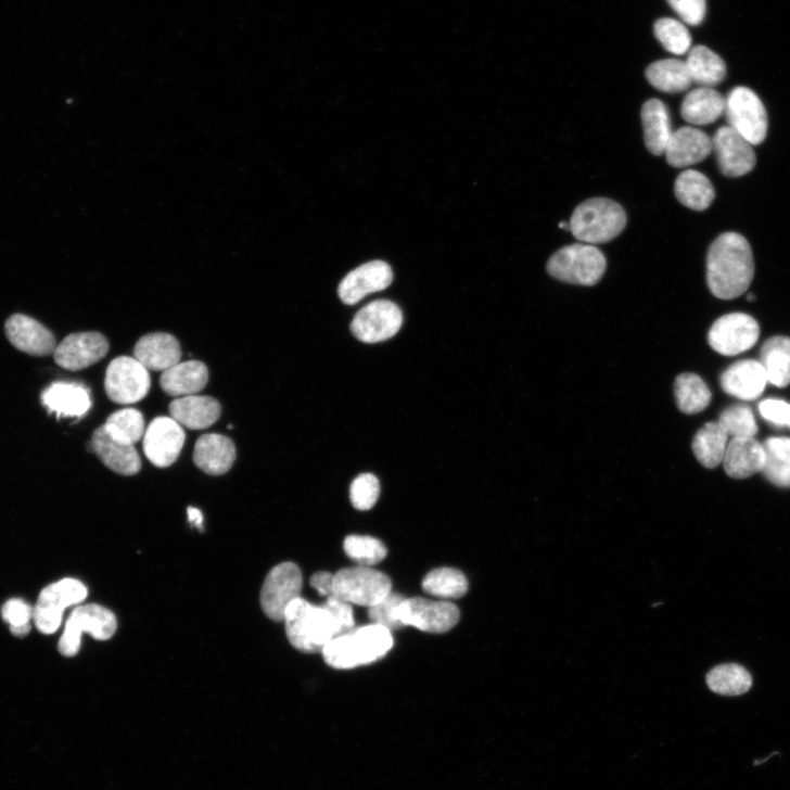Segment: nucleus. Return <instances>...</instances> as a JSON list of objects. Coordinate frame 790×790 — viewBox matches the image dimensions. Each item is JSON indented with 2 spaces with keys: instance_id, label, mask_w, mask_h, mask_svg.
Returning <instances> with one entry per match:
<instances>
[{
  "instance_id": "f257e3e1",
  "label": "nucleus",
  "mask_w": 790,
  "mask_h": 790,
  "mask_svg": "<svg viewBox=\"0 0 790 790\" xmlns=\"http://www.w3.org/2000/svg\"><path fill=\"white\" fill-rule=\"evenodd\" d=\"M753 277V253L747 239L735 232L721 235L708 255L711 292L723 301L736 300L747 292Z\"/></svg>"
},
{
  "instance_id": "f03ea898",
  "label": "nucleus",
  "mask_w": 790,
  "mask_h": 790,
  "mask_svg": "<svg viewBox=\"0 0 790 790\" xmlns=\"http://www.w3.org/2000/svg\"><path fill=\"white\" fill-rule=\"evenodd\" d=\"M393 645L394 640L388 629L371 624L335 637L323 649L322 654L330 666L348 670L382 659Z\"/></svg>"
},
{
  "instance_id": "7ed1b4c3",
  "label": "nucleus",
  "mask_w": 790,
  "mask_h": 790,
  "mask_svg": "<svg viewBox=\"0 0 790 790\" xmlns=\"http://www.w3.org/2000/svg\"><path fill=\"white\" fill-rule=\"evenodd\" d=\"M283 623L290 644L306 653L322 652L337 637V626L331 613L300 598L285 611Z\"/></svg>"
},
{
  "instance_id": "20e7f679",
  "label": "nucleus",
  "mask_w": 790,
  "mask_h": 790,
  "mask_svg": "<svg viewBox=\"0 0 790 790\" xmlns=\"http://www.w3.org/2000/svg\"><path fill=\"white\" fill-rule=\"evenodd\" d=\"M570 231L585 244H603L613 241L626 228L627 215L617 203L607 197H592L574 211Z\"/></svg>"
},
{
  "instance_id": "39448f33",
  "label": "nucleus",
  "mask_w": 790,
  "mask_h": 790,
  "mask_svg": "<svg viewBox=\"0 0 790 790\" xmlns=\"http://www.w3.org/2000/svg\"><path fill=\"white\" fill-rule=\"evenodd\" d=\"M553 278L577 285H596L607 270V258L596 246L573 244L555 253L547 264Z\"/></svg>"
},
{
  "instance_id": "423d86ee",
  "label": "nucleus",
  "mask_w": 790,
  "mask_h": 790,
  "mask_svg": "<svg viewBox=\"0 0 790 790\" xmlns=\"http://www.w3.org/2000/svg\"><path fill=\"white\" fill-rule=\"evenodd\" d=\"M392 591L390 577L371 566L357 565L334 574L333 597L351 604L372 608Z\"/></svg>"
},
{
  "instance_id": "0eeeda50",
  "label": "nucleus",
  "mask_w": 790,
  "mask_h": 790,
  "mask_svg": "<svg viewBox=\"0 0 790 790\" xmlns=\"http://www.w3.org/2000/svg\"><path fill=\"white\" fill-rule=\"evenodd\" d=\"M117 627V619L112 611L95 604L78 607L66 622L59 651L64 657H75L79 652L84 633L106 641L114 637Z\"/></svg>"
},
{
  "instance_id": "6e6552de",
  "label": "nucleus",
  "mask_w": 790,
  "mask_h": 790,
  "mask_svg": "<svg viewBox=\"0 0 790 790\" xmlns=\"http://www.w3.org/2000/svg\"><path fill=\"white\" fill-rule=\"evenodd\" d=\"M87 595V587L76 578H63L43 588L34 610L38 630L44 635L56 633L65 610L84 602Z\"/></svg>"
},
{
  "instance_id": "1a4fd4ad",
  "label": "nucleus",
  "mask_w": 790,
  "mask_h": 790,
  "mask_svg": "<svg viewBox=\"0 0 790 790\" xmlns=\"http://www.w3.org/2000/svg\"><path fill=\"white\" fill-rule=\"evenodd\" d=\"M729 127L753 146L764 142L768 130L766 110L759 95L748 87H736L726 99Z\"/></svg>"
},
{
  "instance_id": "9d476101",
  "label": "nucleus",
  "mask_w": 790,
  "mask_h": 790,
  "mask_svg": "<svg viewBox=\"0 0 790 790\" xmlns=\"http://www.w3.org/2000/svg\"><path fill=\"white\" fill-rule=\"evenodd\" d=\"M304 586L298 565L284 562L275 566L267 575L260 595L264 613L275 622H283L289 606L301 598Z\"/></svg>"
},
{
  "instance_id": "9b49d317",
  "label": "nucleus",
  "mask_w": 790,
  "mask_h": 790,
  "mask_svg": "<svg viewBox=\"0 0 790 790\" xmlns=\"http://www.w3.org/2000/svg\"><path fill=\"white\" fill-rule=\"evenodd\" d=\"M151 388L149 370L132 357H119L111 362L105 378L109 398L118 405L143 400Z\"/></svg>"
},
{
  "instance_id": "f8f14e48",
  "label": "nucleus",
  "mask_w": 790,
  "mask_h": 790,
  "mask_svg": "<svg viewBox=\"0 0 790 790\" xmlns=\"http://www.w3.org/2000/svg\"><path fill=\"white\" fill-rule=\"evenodd\" d=\"M404 324L402 309L388 301L373 302L354 318L351 330L356 339L367 344L384 342L397 335Z\"/></svg>"
},
{
  "instance_id": "ddd939ff",
  "label": "nucleus",
  "mask_w": 790,
  "mask_h": 790,
  "mask_svg": "<svg viewBox=\"0 0 790 790\" xmlns=\"http://www.w3.org/2000/svg\"><path fill=\"white\" fill-rule=\"evenodd\" d=\"M398 619L404 627L412 626L424 633L444 634L459 623L460 611L450 602L413 598L405 599L400 604Z\"/></svg>"
},
{
  "instance_id": "4468645a",
  "label": "nucleus",
  "mask_w": 790,
  "mask_h": 790,
  "mask_svg": "<svg viewBox=\"0 0 790 790\" xmlns=\"http://www.w3.org/2000/svg\"><path fill=\"white\" fill-rule=\"evenodd\" d=\"M760 337L759 323L746 314L718 319L709 334L711 347L721 355L736 356L751 349Z\"/></svg>"
},
{
  "instance_id": "2eb2a0df",
  "label": "nucleus",
  "mask_w": 790,
  "mask_h": 790,
  "mask_svg": "<svg viewBox=\"0 0 790 790\" xmlns=\"http://www.w3.org/2000/svg\"><path fill=\"white\" fill-rule=\"evenodd\" d=\"M109 351L110 343L103 334L75 333L56 346L54 360L63 369L77 371L101 361Z\"/></svg>"
},
{
  "instance_id": "dca6fc26",
  "label": "nucleus",
  "mask_w": 790,
  "mask_h": 790,
  "mask_svg": "<svg viewBox=\"0 0 790 790\" xmlns=\"http://www.w3.org/2000/svg\"><path fill=\"white\" fill-rule=\"evenodd\" d=\"M186 439L180 424L171 418L152 421L143 437L146 458L158 468L171 466L179 457Z\"/></svg>"
},
{
  "instance_id": "f3484780",
  "label": "nucleus",
  "mask_w": 790,
  "mask_h": 790,
  "mask_svg": "<svg viewBox=\"0 0 790 790\" xmlns=\"http://www.w3.org/2000/svg\"><path fill=\"white\" fill-rule=\"evenodd\" d=\"M713 141L721 171L727 177H741L756 165L753 145L731 127H722Z\"/></svg>"
},
{
  "instance_id": "a211bd4d",
  "label": "nucleus",
  "mask_w": 790,
  "mask_h": 790,
  "mask_svg": "<svg viewBox=\"0 0 790 790\" xmlns=\"http://www.w3.org/2000/svg\"><path fill=\"white\" fill-rule=\"evenodd\" d=\"M393 280L388 264L382 260L366 263L351 271L340 283L339 295L343 304L354 306L368 294L386 289Z\"/></svg>"
},
{
  "instance_id": "6ab92c4d",
  "label": "nucleus",
  "mask_w": 790,
  "mask_h": 790,
  "mask_svg": "<svg viewBox=\"0 0 790 790\" xmlns=\"http://www.w3.org/2000/svg\"><path fill=\"white\" fill-rule=\"evenodd\" d=\"M712 151L713 141L709 135L693 127H683L672 133L664 154L668 165L683 168L705 161Z\"/></svg>"
},
{
  "instance_id": "aec40b11",
  "label": "nucleus",
  "mask_w": 790,
  "mask_h": 790,
  "mask_svg": "<svg viewBox=\"0 0 790 790\" xmlns=\"http://www.w3.org/2000/svg\"><path fill=\"white\" fill-rule=\"evenodd\" d=\"M767 375L761 361L743 359L730 366L721 378L723 390L743 402L761 397L767 384Z\"/></svg>"
},
{
  "instance_id": "412c9836",
  "label": "nucleus",
  "mask_w": 790,
  "mask_h": 790,
  "mask_svg": "<svg viewBox=\"0 0 790 790\" xmlns=\"http://www.w3.org/2000/svg\"><path fill=\"white\" fill-rule=\"evenodd\" d=\"M5 331L10 342L26 354L49 356L56 349L53 333L30 317L13 316L7 322Z\"/></svg>"
},
{
  "instance_id": "4be33fe9",
  "label": "nucleus",
  "mask_w": 790,
  "mask_h": 790,
  "mask_svg": "<svg viewBox=\"0 0 790 790\" xmlns=\"http://www.w3.org/2000/svg\"><path fill=\"white\" fill-rule=\"evenodd\" d=\"M237 459L235 445L229 437L207 434L196 441L193 461L195 466L212 475L229 472Z\"/></svg>"
},
{
  "instance_id": "5701e85b",
  "label": "nucleus",
  "mask_w": 790,
  "mask_h": 790,
  "mask_svg": "<svg viewBox=\"0 0 790 790\" xmlns=\"http://www.w3.org/2000/svg\"><path fill=\"white\" fill-rule=\"evenodd\" d=\"M43 405L59 418H81L91 408L89 391L73 382H54L42 394Z\"/></svg>"
},
{
  "instance_id": "b1692460",
  "label": "nucleus",
  "mask_w": 790,
  "mask_h": 790,
  "mask_svg": "<svg viewBox=\"0 0 790 790\" xmlns=\"http://www.w3.org/2000/svg\"><path fill=\"white\" fill-rule=\"evenodd\" d=\"M169 413L178 424L194 431L206 430L221 417L220 404L211 397L188 395L174 400Z\"/></svg>"
},
{
  "instance_id": "393cba45",
  "label": "nucleus",
  "mask_w": 790,
  "mask_h": 790,
  "mask_svg": "<svg viewBox=\"0 0 790 790\" xmlns=\"http://www.w3.org/2000/svg\"><path fill=\"white\" fill-rule=\"evenodd\" d=\"M723 463L730 477L737 480L751 477L763 471L764 447L755 437L732 438L728 443Z\"/></svg>"
},
{
  "instance_id": "a878e982",
  "label": "nucleus",
  "mask_w": 790,
  "mask_h": 790,
  "mask_svg": "<svg viewBox=\"0 0 790 790\" xmlns=\"http://www.w3.org/2000/svg\"><path fill=\"white\" fill-rule=\"evenodd\" d=\"M91 444L106 467L123 475H135L140 472L142 461L135 446L122 444L99 428L93 432Z\"/></svg>"
},
{
  "instance_id": "bb28decb",
  "label": "nucleus",
  "mask_w": 790,
  "mask_h": 790,
  "mask_svg": "<svg viewBox=\"0 0 790 790\" xmlns=\"http://www.w3.org/2000/svg\"><path fill=\"white\" fill-rule=\"evenodd\" d=\"M725 111L726 99L721 92L711 87H700L684 98L680 114L690 125L709 126L716 123Z\"/></svg>"
},
{
  "instance_id": "cd10ccee",
  "label": "nucleus",
  "mask_w": 790,
  "mask_h": 790,
  "mask_svg": "<svg viewBox=\"0 0 790 790\" xmlns=\"http://www.w3.org/2000/svg\"><path fill=\"white\" fill-rule=\"evenodd\" d=\"M209 380L207 366L202 361L178 362L163 371L161 386L171 397H188L205 388Z\"/></svg>"
},
{
  "instance_id": "c85d7f7f",
  "label": "nucleus",
  "mask_w": 790,
  "mask_h": 790,
  "mask_svg": "<svg viewBox=\"0 0 790 790\" xmlns=\"http://www.w3.org/2000/svg\"><path fill=\"white\" fill-rule=\"evenodd\" d=\"M135 358L148 370L165 371L179 362L181 349L173 335L153 333L143 336L137 343Z\"/></svg>"
},
{
  "instance_id": "c756f323",
  "label": "nucleus",
  "mask_w": 790,
  "mask_h": 790,
  "mask_svg": "<svg viewBox=\"0 0 790 790\" xmlns=\"http://www.w3.org/2000/svg\"><path fill=\"white\" fill-rule=\"evenodd\" d=\"M674 191L683 206L696 212L709 209L716 196L712 181L695 169H687L677 177Z\"/></svg>"
},
{
  "instance_id": "7c9ffc66",
  "label": "nucleus",
  "mask_w": 790,
  "mask_h": 790,
  "mask_svg": "<svg viewBox=\"0 0 790 790\" xmlns=\"http://www.w3.org/2000/svg\"><path fill=\"white\" fill-rule=\"evenodd\" d=\"M641 120L648 151L657 156L663 155L673 133L666 106L659 99H650L642 107Z\"/></svg>"
},
{
  "instance_id": "2f4dec72",
  "label": "nucleus",
  "mask_w": 790,
  "mask_h": 790,
  "mask_svg": "<svg viewBox=\"0 0 790 790\" xmlns=\"http://www.w3.org/2000/svg\"><path fill=\"white\" fill-rule=\"evenodd\" d=\"M675 400L684 415H698L706 410L713 399L706 382L696 373H681L674 383Z\"/></svg>"
},
{
  "instance_id": "473e14b6",
  "label": "nucleus",
  "mask_w": 790,
  "mask_h": 790,
  "mask_svg": "<svg viewBox=\"0 0 790 790\" xmlns=\"http://www.w3.org/2000/svg\"><path fill=\"white\" fill-rule=\"evenodd\" d=\"M685 63L691 80L702 87L712 88L717 86L727 76V66L724 60L704 46L691 49Z\"/></svg>"
},
{
  "instance_id": "72a5a7b5",
  "label": "nucleus",
  "mask_w": 790,
  "mask_h": 790,
  "mask_svg": "<svg viewBox=\"0 0 790 790\" xmlns=\"http://www.w3.org/2000/svg\"><path fill=\"white\" fill-rule=\"evenodd\" d=\"M760 361L769 383L785 387L790 383V337L774 336L761 348Z\"/></svg>"
},
{
  "instance_id": "f704fd0d",
  "label": "nucleus",
  "mask_w": 790,
  "mask_h": 790,
  "mask_svg": "<svg viewBox=\"0 0 790 790\" xmlns=\"http://www.w3.org/2000/svg\"><path fill=\"white\" fill-rule=\"evenodd\" d=\"M728 438L729 435L719 422H710L697 433L691 447L704 467L715 469L724 461Z\"/></svg>"
},
{
  "instance_id": "c9c22d12",
  "label": "nucleus",
  "mask_w": 790,
  "mask_h": 790,
  "mask_svg": "<svg viewBox=\"0 0 790 790\" xmlns=\"http://www.w3.org/2000/svg\"><path fill=\"white\" fill-rule=\"evenodd\" d=\"M646 76L655 89L668 93L685 91L693 82L686 63L674 59L654 62L647 68Z\"/></svg>"
},
{
  "instance_id": "e433bc0d",
  "label": "nucleus",
  "mask_w": 790,
  "mask_h": 790,
  "mask_svg": "<svg viewBox=\"0 0 790 790\" xmlns=\"http://www.w3.org/2000/svg\"><path fill=\"white\" fill-rule=\"evenodd\" d=\"M763 447L765 464L762 474L774 485L790 487V438L770 437Z\"/></svg>"
},
{
  "instance_id": "4c0bfd02",
  "label": "nucleus",
  "mask_w": 790,
  "mask_h": 790,
  "mask_svg": "<svg viewBox=\"0 0 790 790\" xmlns=\"http://www.w3.org/2000/svg\"><path fill=\"white\" fill-rule=\"evenodd\" d=\"M706 681L716 695L739 697L750 690L752 676L743 666L730 663L714 667L708 674Z\"/></svg>"
},
{
  "instance_id": "58836bf2",
  "label": "nucleus",
  "mask_w": 790,
  "mask_h": 790,
  "mask_svg": "<svg viewBox=\"0 0 790 790\" xmlns=\"http://www.w3.org/2000/svg\"><path fill=\"white\" fill-rule=\"evenodd\" d=\"M422 586L428 595L449 600L466 596L469 583L461 571L453 568H439L431 571L424 577Z\"/></svg>"
},
{
  "instance_id": "ea45409f",
  "label": "nucleus",
  "mask_w": 790,
  "mask_h": 790,
  "mask_svg": "<svg viewBox=\"0 0 790 790\" xmlns=\"http://www.w3.org/2000/svg\"><path fill=\"white\" fill-rule=\"evenodd\" d=\"M103 428L110 437L129 446H135L145 434L143 415L135 409H125L112 415Z\"/></svg>"
},
{
  "instance_id": "a19ab883",
  "label": "nucleus",
  "mask_w": 790,
  "mask_h": 790,
  "mask_svg": "<svg viewBox=\"0 0 790 790\" xmlns=\"http://www.w3.org/2000/svg\"><path fill=\"white\" fill-rule=\"evenodd\" d=\"M346 555L358 565L372 566L383 561L387 550L382 541L369 536L352 535L344 541Z\"/></svg>"
},
{
  "instance_id": "79ce46f5",
  "label": "nucleus",
  "mask_w": 790,
  "mask_h": 790,
  "mask_svg": "<svg viewBox=\"0 0 790 790\" xmlns=\"http://www.w3.org/2000/svg\"><path fill=\"white\" fill-rule=\"evenodd\" d=\"M654 35L664 49L672 54L683 55L690 49V34L678 21L659 20L654 25Z\"/></svg>"
},
{
  "instance_id": "37998d69",
  "label": "nucleus",
  "mask_w": 790,
  "mask_h": 790,
  "mask_svg": "<svg viewBox=\"0 0 790 790\" xmlns=\"http://www.w3.org/2000/svg\"><path fill=\"white\" fill-rule=\"evenodd\" d=\"M718 422L732 438L755 437L759 432L753 411L744 405L727 408Z\"/></svg>"
},
{
  "instance_id": "c03bdc74",
  "label": "nucleus",
  "mask_w": 790,
  "mask_h": 790,
  "mask_svg": "<svg viewBox=\"0 0 790 790\" xmlns=\"http://www.w3.org/2000/svg\"><path fill=\"white\" fill-rule=\"evenodd\" d=\"M405 599L403 596L397 595V592L391 591L380 603L369 609L368 616L370 622L390 632L404 628V625L398 619V609Z\"/></svg>"
},
{
  "instance_id": "a18cd8bd",
  "label": "nucleus",
  "mask_w": 790,
  "mask_h": 790,
  "mask_svg": "<svg viewBox=\"0 0 790 790\" xmlns=\"http://www.w3.org/2000/svg\"><path fill=\"white\" fill-rule=\"evenodd\" d=\"M380 496L379 480L371 473L357 476L351 485V501L356 510H371Z\"/></svg>"
},
{
  "instance_id": "49530a36",
  "label": "nucleus",
  "mask_w": 790,
  "mask_h": 790,
  "mask_svg": "<svg viewBox=\"0 0 790 790\" xmlns=\"http://www.w3.org/2000/svg\"><path fill=\"white\" fill-rule=\"evenodd\" d=\"M2 617L10 625L13 635L23 638L31 630L34 610L25 601L12 599L3 607Z\"/></svg>"
},
{
  "instance_id": "de8ad7c7",
  "label": "nucleus",
  "mask_w": 790,
  "mask_h": 790,
  "mask_svg": "<svg viewBox=\"0 0 790 790\" xmlns=\"http://www.w3.org/2000/svg\"><path fill=\"white\" fill-rule=\"evenodd\" d=\"M667 3L689 26H699L705 20L706 0H667Z\"/></svg>"
},
{
  "instance_id": "09e8293b",
  "label": "nucleus",
  "mask_w": 790,
  "mask_h": 790,
  "mask_svg": "<svg viewBox=\"0 0 790 790\" xmlns=\"http://www.w3.org/2000/svg\"><path fill=\"white\" fill-rule=\"evenodd\" d=\"M322 607L333 616L337 626V637L355 628L354 611L351 604L336 597H330Z\"/></svg>"
},
{
  "instance_id": "8fccbe9b",
  "label": "nucleus",
  "mask_w": 790,
  "mask_h": 790,
  "mask_svg": "<svg viewBox=\"0 0 790 790\" xmlns=\"http://www.w3.org/2000/svg\"><path fill=\"white\" fill-rule=\"evenodd\" d=\"M760 413L763 419L776 426L790 429V405L776 399H767L760 404Z\"/></svg>"
},
{
  "instance_id": "3c124183",
  "label": "nucleus",
  "mask_w": 790,
  "mask_h": 790,
  "mask_svg": "<svg viewBox=\"0 0 790 790\" xmlns=\"http://www.w3.org/2000/svg\"><path fill=\"white\" fill-rule=\"evenodd\" d=\"M333 582L334 574L330 572H318L310 581L311 586L319 592L323 598L333 597Z\"/></svg>"
},
{
  "instance_id": "603ef678",
  "label": "nucleus",
  "mask_w": 790,
  "mask_h": 790,
  "mask_svg": "<svg viewBox=\"0 0 790 790\" xmlns=\"http://www.w3.org/2000/svg\"><path fill=\"white\" fill-rule=\"evenodd\" d=\"M187 512H188L189 522L196 528L202 530V527L204 526L203 513L195 508H189Z\"/></svg>"
},
{
  "instance_id": "864d4df0",
  "label": "nucleus",
  "mask_w": 790,
  "mask_h": 790,
  "mask_svg": "<svg viewBox=\"0 0 790 790\" xmlns=\"http://www.w3.org/2000/svg\"><path fill=\"white\" fill-rule=\"evenodd\" d=\"M755 300H756V298H755V295H754V294L750 293V294L748 295V302H750V303H753V302H754Z\"/></svg>"
}]
</instances>
